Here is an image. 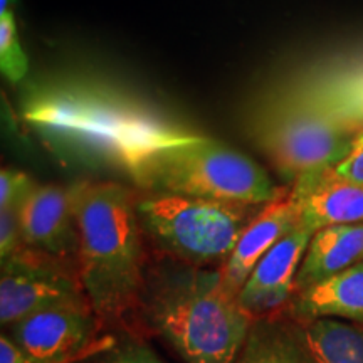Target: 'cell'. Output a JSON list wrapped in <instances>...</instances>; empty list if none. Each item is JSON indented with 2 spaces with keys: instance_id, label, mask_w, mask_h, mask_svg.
I'll list each match as a JSON object with an SVG mask.
<instances>
[{
  "instance_id": "1",
  "label": "cell",
  "mask_w": 363,
  "mask_h": 363,
  "mask_svg": "<svg viewBox=\"0 0 363 363\" xmlns=\"http://www.w3.org/2000/svg\"><path fill=\"white\" fill-rule=\"evenodd\" d=\"M26 120L54 147L130 172L153 150L199 138L106 89L62 86L33 98Z\"/></svg>"
},
{
  "instance_id": "2",
  "label": "cell",
  "mask_w": 363,
  "mask_h": 363,
  "mask_svg": "<svg viewBox=\"0 0 363 363\" xmlns=\"http://www.w3.org/2000/svg\"><path fill=\"white\" fill-rule=\"evenodd\" d=\"M69 192L79 235L81 288L99 321L120 320L140 306L147 281L135 192L115 182H81Z\"/></svg>"
},
{
  "instance_id": "3",
  "label": "cell",
  "mask_w": 363,
  "mask_h": 363,
  "mask_svg": "<svg viewBox=\"0 0 363 363\" xmlns=\"http://www.w3.org/2000/svg\"><path fill=\"white\" fill-rule=\"evenodd\" d=\"M140 306L185 363H235L252 326L220 271L182 262L145 281Z\"/></svg>"
},
{
  "instance_id": "4",
  "label": "cell",
  "mask_w": 363,
  "mask_h": 363,
  "mask_svg": "<svg viewBox=\"0 0 363 363\" xmlns=\"http://www.w3.org/2000/svg\"><path fill=\"white\" fill-rule=\"evenodd\" d=\"M128 174L142 192L240 206H266L286 190L244 153L203 136L153 150Z\"/></svg>"
},
{
  "instance_id": "5",
  "label": "cell",
  "mask_w": 363,
  "mask_h": 363,
  "mask_svg": "<svg viewBox=\"0 0 363 363\" xmlns=\"http://www.w3.org/2000/svg\"><path fill=\"white\" fill-rule=\"evenodd\" d=\"M261 207L135 192L136 216L143 234L177 262L195 267L225 262Z\"/></svg>"
},
{
  "instance_id": "6",
  "label": "cell",
  "mask_w": 363,
  "mask_h": 363,
  "mask_svg": "<svg viewBox=\"0 0 363 363\" xmlns=\"http://www.w3.org/2000/svg\"><path fill=\"white\" fill-rule=\"evenodd\" d=\"M363 121L330 104H299L272 118L261 145L286 180L335 169L350 153Z\"/></svg>"
},
{
  "instance_id": "7",
  "label": "cell",
  "mask_w": 363,
  "mask_h": 363,
  "mask_svg": "<svg viewBox=\"0 0 363 363\" xmlns=\"http://www.w3.org/2000/svg\"><path fill=\"white\" fill-rule=\"evenodd\" d=\"M88 303L78 274L65 262L22 246L2 261L0 321L11 326L22 318L48 308Z\"/></svg>"
},
{
  "instance_id": "8",
  "label": "cell",
  "mask_w": 363,
  "mask_h": 363,
  "mask_svg": "<svg viewBox=\"0 0 363 363\" xmlns=\"http://www.w3.org/2000/svg\"><path fill=\"white\" fill-rule=\"evenodd\" d=\"M98 321L89 303L61 305L7 326V337L34 358L76 362L88 357Z\"/></svg>"
},
{
  "instance_id": "9",
  "label": "cell",
  "mask_w": 363,
  "mask_h": 363,
  "mask_svg": "<svg viewBox=\"0 0 363 363\" xmlns=\"http://www.w3.org/2000/svg\"><path fill=\"white\" fill-rule=\"evenodd\" d=\"M22 244L54 259H78V224L69 190L35 185L17 208Z\"/></svg>"
},
{
  "instance_id": "10",
  "label": "cell",
  "mask_w": 363,
  "mask_h": 363,
  "mask_svg": "<svg viewBox=\"0 0 363 363\" xmlns=\"http://www.w3.org/2000/svg\"><path fill=\"white\" fill-rule=\"evenodd\" d=\"M315 233L298 225L257 262L238 294L239 305L252 320L276 311L291 298L294 281Z\"/></svg>"
},
{
  "instance_id": "11",
  "label": "cell",
  "mask_w": 363,
  "mask_h": 363,
  "mask_svg": "<svg viewBox=\"0 0 363 363\" xmlns=\"http://www.w3.org/2000/svg\"><path fill=\"white\" fill-rule=\"evenodd\" d=\"M298 225H301L298 207L291 197V189H286L278 199L261 207L222 264L219 271L225 288L238 296L257 262Z\"/></svg>"
},
{
  "instance_id": "12",
  "label": "cell",
  "mask_w": 363,
  "mask_h": 363,
  "mask_svg": "<svg viewBox=\"0 0 363 363\" xmlns=\"http://www.w3.org/2000/svg\"><path fill=\"white\" fill-rule=\"evenodd\" d=\"M291 197L301 225L313 233L330 225L363 222V187L340 179L333 169L299 177L293 182Z\"/></svg>"
},
{
  "instance_id": "13",
  "label": "cell",
  "mask_w": 363,
  "mask_h": 363,
  "mask_svg": "<svg viewBox=\"0 0 363 363\" xmlns=\"http://www.w3.org/2000/svg\"><path fill=\"white\" fill-rule=\"evenodd\" d=\"M363 262V222L330 225L315 233L294 281L301 293L321 281Z\"/></svg>"
},
{
  "instance_id": "14",
  "label": "cell",
  "mask_w": 363,
  "mask_h": 363,
  "mask_svg": "<svg viewBox=\"0 0 363 363\" xmlns=\"http://www.w3.org/2000/svg\"><path fill=\"white\" fill-rule=\"evenodd\" d=\"M293 313L306 323L331 318L363 325V262L298 293Z\"/></svg>"
},
{
  "instance_id": "15",
  "label": "cell",
  "mask_w": 363,
  "mask_h": 363,
  "mask_svg": "<svg viewBox=\"0 0 363 363\" xmlns=\"http://www.w3.org/2000/svg\"><path fill=\"white\" fill-rule=\"evenodd\" d=\"M235 363H318L303 330L276 321L252 323Z\"/></svg>"
},
{
  "instance_id": "16",
  "label": "cell",
  "mask_w": 363,
  "mask_h": 363,
  "mask_svg": "<svg viewBox=\"0 0 363 363\" xmlns=\"http://www.w3.org/2000/svg\"><path fill=\"white\" fill-rule=\"evenodd\" d=\"M303 335L318 363H363V325L321 318L308 321Z\"/></svg>"
},
{
  "instance_id": "17",
  "label": "cell",
  "mask_w": 363,
  "mask_h": 363,
  "mask_svg": "<svg viewBox=\"0 0 363 363\" xmlns=\"http://www.w3.org/2000/svg\"><path fill=\"white\" fill-rule=\"evenodd\" d=\"M0 67L11 83L24 79L29 61L22 49L12 11L0 13Z\"/></svg>"
},
{
  "instance_id": "18",
  "label": "cell",
  "mask_w": 363,
  "mask_h": 363,
  "mask_svg": "<svg viewBox=\"0 0 363 363\" xmlns=\"http://www.w3.org/2000/svg\"><path fill=\"white\" fill-rule=\"evenodd\" d=\"M93 363H165L147 343L138 340L125 342L108 347L99 353Z\"/></svg>"
},
{
  "instance_id": "19",
  "label": "cell",
  "mask_w": 363,
  "mask_h": 363,
  "mask_svg": "<svg viewBox=\"0 0 363 363\" xmlns=\"http://www.w3.org/2000/svg\"><path fill=\"white\" fill-rule=\"evenodd\" d=\"M34 187L35 184L24 172L2 169L0 172V208H19Z\"/></svg>"
},
{
  "instance_id": "20",
  "label": "cell",
  "mask_w": 363,
  "mask_h": 363,
  "mask_svg": "<svg viewBox=\"0 0 363 363\" xmlns=\"http://www.w3.org/2000/svg\"><path fill=\"white\" fill-rule=\"evenodd\" d=\"M22 246L17 208H0V259H9Z\"/></svg>"
},
{
  "instance_id": "21",
  "label": "cell",
  "mask_w": 363,
  "mask_h": 363,
  "mask_svg": "<svg viewBox=\"0 0 363 363\" xmlns=\"http://www.w3.org/2000/svg\"><path fill=\"white\" fill-rule=\"evenodd\" d=\"M333 170L340 179L363 187V130L353 142L350 153Z\"/></svg>"
},
{
  "instance_id": "22",
  "label": "cell",
  "mask_w": 363,
  "mask_h": 363,
  "mask_svg": "<svg viewBox=\"0 0 363 363\" xmlns=\"http://www.w3.org/2000/svg\"><path fill=\"white\" fill-rule=\"evenodd\" d=\"M0 363H72V360H40L21 350L7 335L0 337Z\"/></svg>"
},
{
  "instance_id": "23",
  "label": "cell",
  "mask_w": 363,
  "mask_h": 363,
  "mask_svg": "<svg viewBox=\"0 0 363 363\" xmlns=\"http://www.w3.org/2000/svg\"><path fill=\"white\" fill-rule=\"evenodd\" d=\"M11 11V0H0V13Z\"/></svg>"
}]
</instances>
